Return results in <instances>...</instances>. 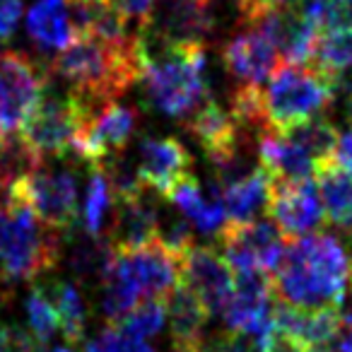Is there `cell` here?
<instances>
[{"instance_id": "6da1fadb", "label": "cell", "mask_w": 352, "mask_h": 352, "mask_svg": "<svg viewBox=\"0 0 352 352\" xmlns=\"http://www.w3.org/2000/svg\"><path fill=\"white\" fill-rule=\"evenodd\" d=\"M140 80L147 104L160 113L186 121L210 102L208 60L203 46H171L152 36H138Z\"/></svg>"}, {"instance_id": "7a4b0ae2", "label": "cell", "mask_w": 352, "mask_h": 352, "mask_svg": "<svg viewBox=\"0 0 352 352\" xmlns=\"http://www.w3.org/2000/svg\"><path fill=\"white\" fill-rule=\"evenodd\" d=\"M350 278L345 246L331 234H309L289 241L273 275L275 299L297 309L340 307Z\"/></svg>"}, {"instance_id": "3957f363", "label": "cell", "mask_w": 352, "mask_h": 352, "mask_svg": "<svg viewBox=\"0 0 352 352\" xmlns=\"http://www.w3.org/2000/svg\"><path fill=\"white\" fill-rule=\"evenodd\" d=\"M49 73L65 80L73 94L94 107L118 102L140 80L138 41L133 46H109L94 36H75L56 54Z\"/></svg>"}, {"instance_id": "277c9868", "label": "cell", "mask_w": 352, "mask_h": 352, "mask_svg": "<svg viewBox=\"0 0 352 352\" xmlns=\"http://www.w3.org/2000/svg\"><path fill=\"white\" fill-rule=\"evenodd\" d=\"M58 258V232L49 230L22 198L8 196L0 215V275L8 283H25L54 270Z\"/></svg>"}, {"instance_id": "5b68a950", "label": "cell", "mask_w": 352, "mask_h": 352, "mask_svg": "<svg viewBox=\"0 0 352 352\" xmlns=\"http://www.w3.org/2000/svg\"><path fill=\"white\" fill-rule=\"evenodd\" d=\"M331 78L311 65L278 63L263 89V107L268 131H285L314 116H321L336 97Z\"/></svg>"}, {"instance_id": "8992f818", "label": "cell", "mask_w": 352, "mask_h": 352, "mask_svg": "<svg viewBox=\"0 0 352 352\" xmlns=\"http://www.w3.org/2000/svg\"><path fill=\"white\" fill-rule=\"evenodd\" d=\"M94 104L70 92L68 97L41 99L30 118L22 126L20 135L27 145L44 160V157H65L73 152L75 138L82 131L85 121L94 111Z\"/></svg>"}, {"instance_id": "52a82bcc", "label": "cell", "mask_w": 352, "mask_h": 352, "mask_svg": "<svg viewBox=\"0 0 352 352\" xmlns=\"http://www.w3.org/2000/svg\"><path fill=\"white\" fill-rule=\"evenodd\" d=\"M49 75L22 51H0V135L22 131L44 97Z\"/></svg>"}, {"instance_id": "ba28073f", "label": "cell", "mask_w": 352, "mask_h": 352, "mask_svg": "<svg viewBox=\"0 0 352 352\" xmlns=\"http://www.w3.org/2000/svg\"><path fill=\"white\" fill-rule=\"evenodd\" d=\"M8 196H17L34 210V215L49 230H73L78 220V184L70 169L39 166L12 186Z\"/></svg>"}, {"instance_id": "9c48e42d", "label": "cell", "mask_w": 352, "mask_h": 352, "mask_svg": "<svg viewBox=\"0 0 352 352\" xmlns=\"http://www.w3.org/2000/svg\"><path fill=\"white\" fill-rule=\"evenodd\" d=\"M220 249L232 273L258 268L273 278L283 263L287 239L273 222H227L220 232Z\"/></svg>"}, {"instance_id": "30bf717a", "label": "cell", "mask_w": 352, "mask_h": 352, "mask_svg": "<svg viewBox=\"0 0 352 352\" xmlns=\"http://www.w3.org/2000/svg\"><path fill=\"white\" fill-rule=\"evenodd\" d=\"M138 118L140 113L135 107L118 102L102 104L89 113L82 131L75 138L73 155L89 162L92 166H102L107 160L123 152V147L135 133Z\"/></svg>"}, {"instance_id": "8fae6325", "label": "cell", "mask_w": 352, "mask_h": 352, "mask_svg": "<svg viewBox=\"0 0 352 352\" xmlns=\"http://www.w3.org/2000/svg\"><path fill=\"white\" fill-rule=\"evenodd\" d=\"M215 30V0H157L142 34L171 46H206Z\"/></svg>"}, {"instance_id": "7c38bea8", "label": "cell", "mask_w": 352, "mask_h": 352, "mask_svg": "<svg viewBox=\"0 0 352 352\" xmlns=\"http://www.w3.org/2000/svg\"><path fill=\"white\" fill-rule=\"evenodd\" d=\"M265 210L270 215V222L289 241L316 234L318 227L326 222L321 198H318V191L311 184V179L294 184L273 182L270 184V196Z\"/></svg>"}, {"instance_id": "4fadbf2b", "label": "cell", "mask_w": 352, "mask_h": 352, "mask_svg": "<svg viewBox=\"0 0 352 352\" xmlns=\"http://www.w3.org/2000/svg\"><path fill=\"white\" fill-rule=\"evenodd\" d=\"M340 307L297 309L280 302V299H273L275 333L283 340L299 347V350H307V352L328 350L342 333Z\"/></svg>"}, {"instance_id": "5bb4252c", "label": "cell", "mask_w": 352, "mask_h": 352, "mask_svg": "<svg viewBox=\"0 0 352 352\" xmlns=\"http://www.w3.org/2000/svg\"><path fill=\"white\" fill-rule=\"evenodd\" d=\"M182 283L201 299L210 316H222L234 294V273L225 256L210 246H193L184 256Z\"/></svg>"}, {"instance_id": "9a60e30c", "label": "cell", "mask_w": 352, "mask_h": 352, "mask_svg": "<svg viewBox=\"0 0 352 352\" xmlns=\"http://www.w3.org/2000/svg\"><path fill=\"white\" fill-rule=\"evenodd\" d=\"M135 166L145 188L166 198L176 184L191 174L193 157L176 138L145 135L138 145Z\"/></svg>"}, {"instance_id": "2e32d148", "label": "cell", "mask_w": 352, "mask_h": 352, "mask_svg": "<svg viewBox=\"0 0 352 352\" xmlns=\"http://www.w3.org/2000/svg\"><path fill=\"white\" fill-rule=\"evenodd\" d=\"M246 27L263 32L275 46L280 56V63L309 65L314 54V44L318 39V32L302 17V12L287 8V10H263L244 22Z\"/></svg>"}, {"instance_id": "e0dca14e", "label": "cell", "mask_w": 352, "mask_h": 352, "mask_svg": "<svg viewBox=\"0 0 352 352\" xmlns=\"http://www.w3.org/2000/svg\"><path fill=\"white\" fill-rule=\"evenodd\" d=\"M222 60H225L227 73L236 80V85L261 87V82H265L278 68L280 56L263 32L244 27L225 41Z\"/></svg>"}, {"instance_id": "ac0fdd59", "label": "cell", "mask_w": 352, "mask_h": 352, "mask_svg": "<svg viewBox=\"0 0 352 352\" xmlns=\"http://www.w3.org/2000/svg\"><path fill=\"white\" fill-rule=\"evenodd\" d=\"M131 268L140 297L145 299H166L171 289L182 283V258H176L160 244H147L142 249L123 254Z\"/></svg>"}, {"instance_id": "d6986e66", "label": "cell", "mask_w": 352, "mask_h": 352, "mask_svg": "<svg viewBox=\"0 0 352 352\" xmlns=\"http://www.w3.org/2000/svg\"><path fill=\"white\" fill-rule=\"evenodd\" d=\"M157 225H160V210L145 193L133 201L116 203L107 239L116 254H128V251L155 244Z\"/></svg>"}, {"instance_id": "ffe728a7", "label": "cell", "mask_w": 352, "mask_h": 352, "mask_svg": "<svg viewBox=\"0 0 352 352\" xmlns=\"http://www.w3.org/2000/svg\"><path fill=\"white\" fill-rule=\"evenodd\" d=\"M256 152L258 164L275 184L309 182V176L316 169L314 160L302 147L275 131H261L256 135Z\"/></svg>"}, {"instance_id": "44dd1931", "label": "cell", "mask_w": 352, "mask_h": 352, "mask_svg": "<svg viewBox=\"0 0 352 352\" xmlns=\"http://www.w3.org/2000/svg\"><path fill=\"white\" fill-rule=\"evenodd\" d=\"M186 131L196 138L198 145L206 150L208 160H215L220 155L236 150V147L246 145L244 131L236 126V121L232 118L230 111L220 107L215 99L203 104L198 111H193L186 118Z\"/></svg>"}, {"instance_id": "7402d4cb", "label": "cell", "mask_w": 352, "mask_h": 352, "mask_svg": "<svg viewBox=\"0 0 352 352\" xmlns=\"http://www.w3.org/2000/svg\"><path fill=\"white\" fill-rule=\"evenodd\" d=\"M210 188H212V198H208L201 191V184L196 182V176L188 174L186 179H182V182L171 188L166 201L182 212L198 232H203V234H220L222 227H225L227 212L225 206H222L220 191L215 186Z\"/></svg>"}, {"instance_id": "603a6c76", "label": "cell", "mask_w": 352, "mask_h": 352, "mask_svg": "<svg viewBox=\"0 0 352 352\" xmlns=\"http://www.w3.org/2000/svg\"><path fill=\"white\" fill-rule=\"evenodd\" d=\"M314 176L326 220L340 230L352 232V174L338 160H328L316 164Z\"/></svg>"}, {"instance_id": "cb8c5ba5", "label": "cell", "mask_w": 352, "mask_h": 352, "mask_svg": "<svg viewBox=\"0 0 352 352\" xmlns=\"http://www.w3.org/2000/svg\"><path fill=\"white\" fill-rule=\"evenodd\" d=\"M27 34L41 51H60L75 39L65 0H34L27 12Z\"/></svg>"}, {"instance_id": "d4e9b609", "label": "cell", "mask_w": 352, "mask_h": 352, "mask_svg": "<svg viewBox=\"0 0 352 352\" xmlns=\"http://www.w3.org/2000/svg\"><path fill=\"white\" fill-rule=\"evenodd\" d=\"M164 304H166V318H169L174 342L193 347V350H201L203 331H206L208 316H210L201 299L186 285L179 283L171 289L169 297L164 299Z\"/></svg>"}, {"instance_id": "484cf974", "label": "cell", "mask_w": 352, "mask_h": 352, "mask_svg": "<svg viewBox=\"0 0 352 352\" xmlns=\"http://www.w3.org/2000/svg\"><path fill=\"white\" fill-rule=\"evenodd\" d=\"M140 302V289L135 285L123 254H116L102 280V314L111 326H121L128 314Z\"/></svg>"}, {"instance_id": "4316f807", "label": "cell", "mask_w": 352, "mask_h": 352, "mask_svg": "<svg viewBox=\"0 0 352 352\" xmlns=\"http://www.w3.org/2000/svg\"><path fill=\"white\" fill-rule=\"evenodd\" d=\"M270 179L265 174V169L258 164V169L251 171L246 179H241L239 184L220 191L222 206L230 217V222H251L265 206H268L270 196Z\"/></svg>"}, {"instance_id": "83f0119b", "label": "cell", "mask_w": 352, "mask_h": 352, "mask_svg": "<svg viewBox=\"0 0 352 352\" xmlns=\"http://www.w3.org/2000/svg\"><path fill=\"white\" fill-rule=\"evenodd\" d=\"M280 135H285L294 145L302 147L314 160V164L336 160L338 142H340V133L326 116H314L292 128H285V131H280Z\"/></svg>"}, {"instance_id": "f1b7e54d", "label": "cell", "mask_w": 352, "mask_h": 352, "mask_svg": "<svg viewBox=\"0 0 352 352\" xmlns=\"http://www.w3.org/2000/svg\"><path fill=\"white\" fill-rule=\"evenodd\" d=\"M113 256H116V251L109 244V239L82 234L73 241V249H70V256H68L70 273L85 285L102 283L109 265H111Z\"/></svg>"}, {"instance_id": "f546056e", "label": "cell", "mask_w": 352, "mask_h": 352, "mask_svg": "<svg viewBox=\"0 0 352 352\" xmlns=\"http://www.w3.org/2000/svg\"><path fill=\"white\" fill-rule=\"evenodd\" d=\"M309 65L331 78L336 85L340 82L342 75L352 70V30H333L318 34Z\"/></svg>"}, {"instance_id": "4dcf8cb0", "label": "cell", "mask_w": 352, "mask_h": 352, "mask_svg": "<svg viewBox=\"0 0 352 352\" xmlns=\"http://www.w3.org/2000/svg\"><path fill=\"white\" fill-rule=\"evenodd\" d=\"M113 210V193L109 186V179L99 166H92V174L87 179L82 203V230L89 236H102L104 230L109 232Z\"/></svg>"}, {"instance_id": "1f68e13d", "label": "cell", "mask_w": 352, "mask_h": 352, "mask_svg": "<svg viewBox=\"0 0 352 352\" xmlns=\"http://www.w3.org/2000/svg\"><path fill=\"white\" fill-rule=\"evenodd\" d=\"M46 294L54 302L56 316H58V328L63 331L65 340L68 342H80L85 333V302L80 297L78 287L70 283H54L51 287H46Z\"/></svg>"}, {"instance_id": "d6a6232c", "label": "cell", "mask_w": 352, "mask_h": 352, "mask_svg": "<svg viewBox=\"0 0 352 352\" xmlns=\"http://www.w3.org/2000/svg\"><path fill=\"white\" fill-rule=\"evenodd\" d=\"M25 311H27V326H30V333L39 342L49 345V340L56 336V331H58V316H56L54 302L49 299V294H46L44 287L32 289V294L27 297Z\"/></svg>"}, {"instance_id": "836d02e7", "label": "cell", "mask_w": 352, "mask_h": 352, "mask_svg": "<svg viewBox=\"0 0 352 352\" xmlns=\"http://www.w3.org/2000/svg\"><path fill=\"white\" fill-rule=\"evenodd\" d=\"M157 244L174 254L176 258H184L193 249V230L191 222L182 212H162L160 210V225H157Z\"/></svg>"}, {"instance_id": "e575fe53", "label": "cell", "mask_w": 352, "mask_h": 352, "mask_svg": "<svg viewBox=\"0 0 352 352\" xmlns=\"http://www.w3.org/2000/svg\"><path fill=\"white\" fill-rule=\"evenodd\" d=\"M164 321H166V304L164 299H145L142 304H138L128 318L121 323L123 331H128L131 336L135 338H155L157 333L164 328Z\"/></svg>"}, {"instance_id": "d590c367", "label": "cell", "mask_w": 352, "mask_h": 352, "mask_svg": "<svg viewBox=\"0 0 352 352\" xmlns=\"http://www.w3.org/2000/svg\"><path fill=\"white\" fill-rule=\"evenodd\" d=\"M342 3L345 0H302L299 12L318 34H326L333 30H342Z\"/></svg>"}, {"instance_id": "8d00e7d4", "label": "cell", "mask_w": 352, "mask_h": 352, "mask_svg": "<svg viewBox=\"0 0 352 352\" xmlns=\"http://www.w3.org/2000/svg\"><path fill=\"white\" fill-rule=\"evenodd\" d=\"M99 345H102L104 352H155L150 342L131 336L121 326H109L104 336L99 338Z\"/></svg>"}, {"instance_id": "74e56055", "label": "cell", "mask_w": 352, "mask_h": 352, "mask_svg": "<svg viewBox=\"0 0 352 352\" xmlns=\"http://www.w3.org/2000/svg\"><path fill=\"white\" fill-rule=\"evenodd\" d=\"M111 6L116 8V12L128 25L142 32L150 22L152 12H155L157 0H111Z\"/></svg>"}, {"instance_id": "f35d334b", "label": "cell", "mask_w": 352, "mask_h": 352, "mask_svg": "<svg viewBox=\"0 0 352 352\" xmlns=\"http://www.w3.org/2000/svg\"><path fill=\"white\" fill-rule=\"evenodd\" d=\"M302 0H239L236 8H239L241 22H246L263 10H287V8H294Z\"/></svg>"}, {"instance_id": "ab89813d", "label": "cell", "mask_w": 352, "mask_h": 352, "mask_svg": "<svg viewBox=\"0 0 352 352\" xmlns=\"http://www.w3.org/2000/svg\"><path fill=\"white\" fill-rule=\"evenodd\" d=\"M22 17V0H0V39H10Z\"/></svg>"}, {"instance_id": "60d3db41", "label": "cell", "mask_w": 352, "mask_h": 352, "mask_svg": "<svg viewBox=\"0 0 352 352\" xmlns=\"http://www.w3.org/2000/svg\"><path fill=\"white\" fill-rule=\"evenodd\" d=\"M336 160L345 166L347 171L352 174V131L342 133L340 142H338V152H336Z\"/></svg>"}, {"instance_id": "b9f144b4", "label": "cell", "mask_w": 352, "mask_h": 352, "mask_svg": "<svg viewBox=\"0 0 352 352\" xmlns=\"http://www.w3.org/2000/svg\"><path fill=\"white\" fill-rule=\"evenodd\" d=\"M342 30H352V0L342 3Z\"/></svg>"}, {"instance_id": "7bdbcfd3", "label": "cell", "mask_w": 352, "mask_h": 352, "mask_svg": "<svg viewBox=\"0 0 352 352\" xmlns=\"http://www.w3.org/2000/svg\"><path fill=\"white\" fill-rule=\"evenodd\" d=\"M340 352H352V328L345 333V338L340 340Z\"/></svg>"}, {"instance_id": "ee69618b", "label": "cell", "mask_w": 352, "mask_h": 352, "mask_svg": "<svg viewBox=\"0 0 352 352\" xmlns=\"http://www.w3.org/2000/svg\"><path fill=\"white\" fill-rule=\"evenodd\" d=\"M166 352H198V350H193V347H186V345H179V342H174V345H171Z\"/></svg>"}, {"instance_id": "f6af8a7d", "label": "cell", "mask_w": 352, "mask_h": 352, "mask_svg": "<svg viewBox=\"0 0 352 352\" xmlns=\"http://www.w3.org/2000/svg\"><path fill=\"white\" fill-rule=\"evenodd\" d=\"M347 118L352 121V89H350V97H347Z\"/></svg>"}, {"instance_id": "bcb514c9", "label": "cell", "mask_w": 352, "mask_h": 352, "mask_svg": "<svg viewBox=\"0 0 352 352\" xmlns=\"http://www.w3.org/2000/svg\"><path fill=\"white\" fill-rule=\"evenodd\" d=\"M54 352H73V350H70V347H56Z\"/></svg>"}, {"instance_id": "7dc6e473", "label": "cell", "mask_w": 352, "mask_h": 352, "mask_svg": "<svg viewBox=\"0 0 352 352\" xmlns=\"http://www.w3.org/2000/svg\"><path fill=\"white\" fill-rule=\"evenodd\" d=\"M350 280H352V265H350Z\"/></svg>"}, {"instance_id": "c3c4849f", "label": "cell", "mask_w": 352, "mask_h": 352, "mask_svg": "<svg viewBox=\"0 0 352 352\" xmlns=\"http://www.w3.org/2000/svg\"><path fill=\"white\" fill-rule=\"evenodd\" d=\"M321 352H331V350H321Z\"/></svg>"}, {"instance_id": "681fc988", "label": "cell", "mask_w": 352, "mask_h": 352, "mask_svg": "<svg viewBox=\"0 0 352 352\" xmlns=\"http://www.w3.org/2000/svg\"><path fill=\"white\" fill-rule=\"evenodd\" d=\"M0 196H3V193H0Z\"/></svg>"}]
</instances>
